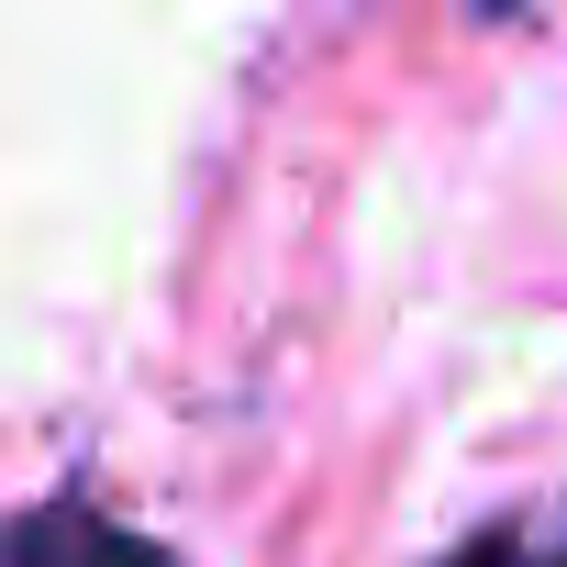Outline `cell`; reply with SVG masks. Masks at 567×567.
<instances>
[{"label":"cell","instance_id":"2","mask_svg":"<svg viewBox=\"0 0 567 567\" xmlns=\"http://www.w3.org/2000/svg\"><path fill=\"white\" fill-rule=\"evenodd\" d=\"M467 567H512V545H478V556H467Z\"/></svg>","mask_w":567,"mask_h":567},{"label":"cell","instance_id":"3","mask_svg":"<svg viewBox=\"0 0 567 567\" xmlns=\"http://www.w3.org/2000/svg\"><path fill=\"white\" fill-rule=\"evenodd\" d=\"M556 567H567V556H556Z\"/></svg>","mask_w":567,"mask_h":567},{"label":"cell","instance_id":"1","mask_svg":"<svg viewBox=\"0 0 567 567\" xmlns=\"http://www.w3.org/2000/svg\"><path fill=\"white\" fill-rule=\"evenodd\" d=\"M0 567H178L156 534L90 512V501H45L23 523H0Z\"/></svg>","mask_w":567,"mask_h":567}]
</instances>
